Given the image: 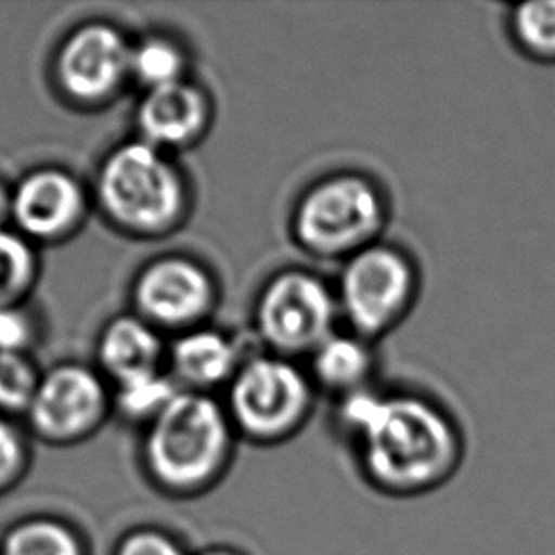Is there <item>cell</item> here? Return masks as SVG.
Returning a JSON list of instances; mask_svg holds the SVG:
<instances>
[{"label": "cell", "mask_w": 555, "mask_h": 555, "mask_svg": "<svg viewBox=\"0 0 555 555\" xmlns=\"http://www.w3.org/2000/svg\"><path fill=\"white\" fill-rule=\"evenodd\" d=\"M338 427L353 442L362 480L389 499L435 493L457 476L466 436L457 415L420 392L372 385L338 398Z\"/></svg>", "instance_id": "6da1fadb"}, {"label": "cell", "mask_w": 555, "mask_h": 555, "mask_svg": "<svg viewBox=\"0 0 555 555\" xmlns=\"http://www.w3.org/2000/svg\"><path fill=\"white\" fill-rule=\"evenodd\" d=\"M141 433L144 480L173 501H192L217 489L232 470L240 443L222 400L190 390H181Z\"/></svg>", "instance_id": "7a4b0ae2"}, {"label": "cell", "mask_w": 555, "mask_h": 555, "mask_svg": "<svg viewBox=\"0 0 555 555\" xmlns=\"http://www.w3.org/2000/svg\"><path fill=\"white\" fill-rule=\"evenodd\" d=\"M93 199L106 222L139 240L181 230L192 209V188L173 154L143 139L116 144L99 166Z\"/></svg>", "instance_id": "3957f363"}, {"label": "cell", "mask_w": 555, "mask_h": 555, "mask_svg": "<svg viewBox=\"0 0 555 555\" xmlns=\"http://www.w3.org/2000/svg\"><path fill=\"white\" fill-rule=\"evenodd\" d=\"M225 413L243 442L275 448L308 427L317 387L309 372L279 354H248L224 389Z\"/></svg>", "instance_id": "277c9868"}, {"label": "cell", "mask_w": 555, "mask_h": 555, "mask_svg": "<svg viewBox=\"0 0 555 555\" xmlns=\"http://www.w3.org/2000/svg\"><path fill=\"white\" fill-rule=\"evenodd\" d=\"M387 218V197L374 179L339 171L313 182L300 195L291 232L308 255L346 262L379 241Z\"/></svg>", "instance_id": "5b68a950"}, {"label": "cell", "mask_w": 555, "mask_h": 555, "mask_svg": "<svg viewBox=\"0 0 555 555\" xmlns=\"http://www.w3.org/2000/svg\"><path fill=\"white\" fill-rule=\"evenodd\" d=\"M420 294V271L402 248L377 241L347 258L336 298L349 332L374 341L395 331Z\"/></svg>", "instance_id": "8992f818"}, {"label": "cell", "mask_w": 555, "mask_h": 555, "mask_svg": "<svg viewBox=\"0 0 555 555\" xmlns=\"http://www.w3.org/2000/svg\"><path fill=\"white\" fill-rule=\"evenodd\" d=\"M255 331L268 353L296 359L315 353L336 334V288L315 271L286 268L263 283L255 301Z\"/></svg>", "instance_id": "52a82bcc"}, {"label": "cell", "mask_w": 555, "mask_h": 555, "mask_svg": "<svg viewBox=\"0 0 555 555\" xmlns=\"http://www.w3.org/2000/svg\"><path fill=\"white\" fill-rule=\"evenodd\" d=\"M111 415V383L98 369L65 362L42 374L25 420L40 442L70 448L91 440Z\"/></svg>", "instance_id": "ba28073f"}, {"label": "cell", "mask_w": 555, "mask_h": 555, "mask_svg": "<svg viewBox=\"0 0 555 555\" xmlns=\"http://www.w3.org/2000/svg\"><path fill=\"white\" fill-rule=\"evenodd\" d=\"M218 283L205 263L186 255L156 256L137 271L131 285L133 313L164 332L207 324L218 306Z\"/></svg>", "instance_id": "9c48e42d"}, {"label": "cell", "mask_w": 555, "mask_h": 555, "mask_svg": "<svg viewBox=\"0 0 555 555\" xmlns=\"http://www.w3.org/2000/svg\"><path fill=\"white\" fill-rule=\"evenodd\" d=\"M131 46L108 22H88L70 30L53 61L61 93L78 106L111 103L131 82Z\"/></svg>", "instance_id": "30bf717a"}, {"label": "cell", "mask_w": 555, "mask_h": 555, "mask_svg": "<svg viewBox=\"0 0 555 555\" xmlns=\"http://www.w3.org/2000/svg\"><path fill=\"white\" fill-rule=\"evenodd\" d=\"M90 194L75 175L60 167H40L12 192V220L33 243L67 240L83 224Z\"/></svg>", "instance_id": "8fae6325"}, {"label": "cell", "mask_w": 555, "mask_h": 555, "mask_svg": "<svg viewBox=\"0 0 555 555\" xmlns=\"http://www.w3.org/2000/svg\"><path fill=\"white\" fill-rule=\"evenodd\" d=\"M212 124L209 93L190 78L143 91L135 108L137 137L173 154L207 135Z\"/></svg>", "instance_id": "7c38bea8"}, {"label": "cell", "mask_w": 555, "mask_h": 555, "mask_svg": "<svg viewBox=\"0 0 555 555\" xmlns=\"http://www.w3.org/2000/svg\"><path fill=\"white\" fill-rule=\"evenodd\" d=\"M247 357L228 332L203 324L175 336L166 369L181 390L215 395L228 387Z\"/></svg>", "instance_id": "4fadbf2b"}, {"label": "cell", "mask_w": 555, "mask_h": 555, "mask_svg": "<svg viewBox=\"0 0 555 555\" xmlns=\"http://www.w3.org/2000/svg\"><path fill=\"white\" fill-rule=\"evenodd\" d=\"M164 334L137 313L113 317L98 339V370L111 385L167 370Z\"/></svg>", "instance_id": "5bb4252c"}, {"label": "cell", "mask_w": 555, "mask_h": 555, "mask_svg": "<svg viewBox=\"0 0 555 555\" xmlns=\"http://www.w3.org/2000/svg\"><path fill=\"white\" fill-rule=\"evenodd\" d=\"M309 377L321 389L336 398L370 387L375 357L372 341L353 332H336L309 357Z\"/></svg>", "instance_id": "9a60e30c"}, {"label": "cell", "mask_w": 555, "mask_h": 555, "mask_svg": "<svg viewBox=\"0 0 555 555\" xmlns=\"http://www.w3.org/2000/svg\"><path fill=\"white\" fill-rule=\"evenodd\" d=\"M0 555H91V550L75 524L52 514H33L8 527Z\"/></svg>", "instance_id": "2e32d148"}, {"label": "cell", "mask_w": 555, "mask_h": 555, "mask_svg": "<svg viewBox=\"0 0 555 555\" xmlns=\"http://www.w3.org/2000/svg\"><path fill=\"white\" fill-rule=\"evenodd\" d=\"M504 22L512 44L526 60L555 65V0L518 2Z\"/></svg>", "instance_id": "e0dca14e"}, {"label": "cell", "mask_w": 555, "mask_h": 555, "mask_svg": "<svg viewBox=\"0 0 555 555\" xmlns=\"http://www.w3.org/2000/svg\"><path fill=\"white\" fill-rule=\"evenodd\" d=\"M111 389L113 415H118L128 425L141 427V430L181 392V387L167 370L116 383Z\"/></svg>", "instance_id": "ac0fdd59"}, {"label": "cell", "mask_w": 555, "mask_h": 555, "mask_svg": "<svg viewBox=\"0 0 555 555\" xmlns=\"http://www.w3.org/2000/svg\"><path fill=\"white\" fill-rule=\"evenodd\" d=\"M188 78L184 46L167 35H149L131 46V82L143 91L164 88Z\"/></svg>", "instance_id": "d6986e66"}, {"label": "cell", "mask_w": 555, "mask_h": 555, "mask_svg": "<svg viewBox=\"0 0 555 555\" xmlns=\"http://www.w3.org/2000/svg\"><path fill=\"white\" fill-rule=\"evenodd\" d=\"M35 243L20 232L0 230V308L20 306L38 278Z\"/></svg>", "instance_id": "ffe728a7"}, {"label": "cell", "mask_w": 555, "mask_h": 555, "mask_svg": "<svg viewBox=\"0 0 555 555\" xmlns=\"http://www.w3.org/2000/svg\"><path fill=\"white\" fill-rule=\"evenodd\" d=\"M42 374L27 353L0 354V415L25 417Z\"/></svg>", "instance_id": "44dd1931"}, {"label": "cell", "mask_w": 555, "mask_h": 555, "mask_svg": "<svg viewBox=\"0 0 555 555\" xmlns=\"http://www.w3.org/2000/svg\"><path fill=\"white\" fill-rule=\"evenodd\" d=\"M29 468V438L14 421L0 415V495L17 488Z\"/></svg>", "instance_id": "7402d4cb"}, {"label": "cell", "mask_w": 555, "mask_h": 555, "mask_svg": "<svg viewBox=\"0 0 555 555\" xmlns=\"http://www.w3.org/2000/svg\"><path fill=\"white\" fill-rule=\"evenodd\" d=\"M113 555H192L177 534L158 526H139L120 534Z\"/></svg>", "instance_id": "603a6c76"}, {"label": "cell", "mask_w": 555, "mask_h": 555, "mask_svg": "<svg viewBox=\"0 0 555 555\" xmlns=\"http://www.w3.org/2000/svg\"><path fill=\"white\" fill-rule=\"evenodd\" d=\"M35 324L22 306L0 308V354L27 353Z\"/></svg>", "instance_id": "cb8c5ba5"}, {"label": "cell", "mask_w": 555, "mask_h": 555, "mask_svg": "<svg viewBox=\"0 0 555 555\" xmlns=\"http://www.w3.org/2000/svg\"><path fill=\"white\" fill-rule=\"evenodd\" d=\"M10 218H12V192L4 182L0 181V230L7 228Z\"/></svg>", "instance_id": "d4e9b609"}, {"label": "cell", "mask_w": 555, "mask_h": 555, "mask_svg": "<svg viewBox=\"0 0 555 555\" xmlns=\"http://www.w3.org/2000/svg\"><path fill=\"white\" fill-rule=\"evenodd\" d=\"M192 555H247L245 552H241V550L233 548V546H225V544H212V546H207V548L199 550V552H195Z\"/></svg>", "instance_id": "484cf974"}]
</instances>
